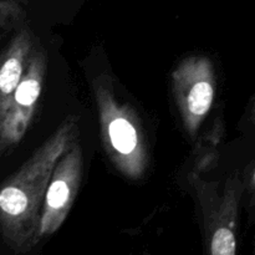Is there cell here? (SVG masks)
<instances>
[{
	"label": "cell",
	"instance_id": "5b68a950",
	"mask_svg": "<svg viewBox=\"0 0 255 255\" xmlns=\"http://www.w3.org/2000/svg\"><path fill=\"white\" fill-rule=\"evenodd\" d=\"M46 74V54L34 47L21 81L14 92L9 111L0 120V153L5 154L24 138L35 115Z\"/></svg>",
	"mask_w": 255,
	"mask_h": 255
},
{
	"label": "cell",
	"instance_id": "8992f818",
	"mask_svg": "<svg viewBox=\"0 0 255 255\" xmlns=\"http://www.w3.org/2000/svg\"><path fill=\"white\" fill-rule=\"evenodd\" d=\"M201 198L204 214L209 253L212 255H234L237 253V226L242 186L238 177L228 179L223 196L218 199L209 193L208 183L197 178L194 182Z\"/></svg>",
	"mask_w": 255,
	"mask_h": 255
},
{
	"label": "cell",
	"instance_id": "277c9868",
	"mask_svg": "<svg viewBox=\"0 0 255 255\" xmlns=\"http://www.w3.org/2000/svg\"><path fill=\"white\" fill-rule=\"evenodd\" d=\"M84 157L76 137L57 162L47 187L40 221L39 242L54 236L64 224L80 189Z\"/></svg>",
	"mask_w": 255,
	"mask_h": 255
},
{
	"label": "cell",
	"instance_id": "ba28073f",
	"mask_svg": "<svg viewBox=\"0 0 255 255\" xmlns=\"http://www.w3.org/2000/svg\"><path fill=\"white\" fill-rule=\"evenodd\" d=\"M251 121L255 125V99L253 105H252V110H251Z\"/></svg>",
	"mask_w": 255,
	"mask_h": 255
},
{
	"label": "cell",
	"instance_id": "6da1fadb",
	"mask_svg": "<svg viewBox=\"0 0 255 255\" xmlns=\"http://www.w3.org/2000/svg\"><path fill=\"white\" fill-rule=\"evenodd\" d=\"M76 136L77 121L69 117L2 184L1 237L15 254L29 253L40 243L39 228L47 187L57 162Z\"/></svg>",
	"mask_w": 255,
	"mask_h": 255
},
{
	"label": "cell",
	"instance_id": "7a4b0ae2",
	"mask_svg": "<svg viewBox=\"0 0 255 255\" xmlns=\"http://www.w3.org/2000/svg\"><path fill=\"white\" fill-rule=\"evenodd\" d=\"M92 92L107 157L122 176L133 181L141 179L149 156L138 116L128 104L119 99L109 75H99L92 80Z\"/></svg>",
	"mask_w": 255,
	"mask_h": 255
},
{
	"label": "cell",
	"instance_id": "9c48e42d",
	"mask_svg": "<svg viewBox=\"0 0 255 255\" xmlns=\"http://www.w3.org/2000/svg\"><path fill=\"white\" fill-rule=\"evenodd\" d=\"M251 187H252V191H253V193L255 194V168H254V171H253V174H252Z\"/></svg>",
	"mask_w": 255,
	"mask_h": 255
},
{
	"label": "cell",
	"instance_id": "3957f363",
	"mask_svg": "<svg viewBox=\"0 0 255 255\" xmlns=\"http://www.w3.org/2000/svg\"><path fill=\"white\" fill-rule=\"evenodd\" d=\"M217 80L209 57L193 55L182 60L172 72V92L187 134L196 138L216 97Z\"/></svg>",
	"mask_w": 255,
	"mask_h": 255
},
{
	"label": "cell",
	"instance_id": "52a82bcc",
	"mask_svg": "<svg viewBox=\"0 0 255 255\" xmlns=\"http://www.w3.org/2000/svg\"><path fill=\"white\" fill-rule=\"evenodd\" d=\"M32 49L31 32L22 29L12 37L2 55L0 70V120L9 111L14 92L24 76Z\"/></svg>",
	"mask_w": 255,
	"mask_h": 255
}]
</instances>
